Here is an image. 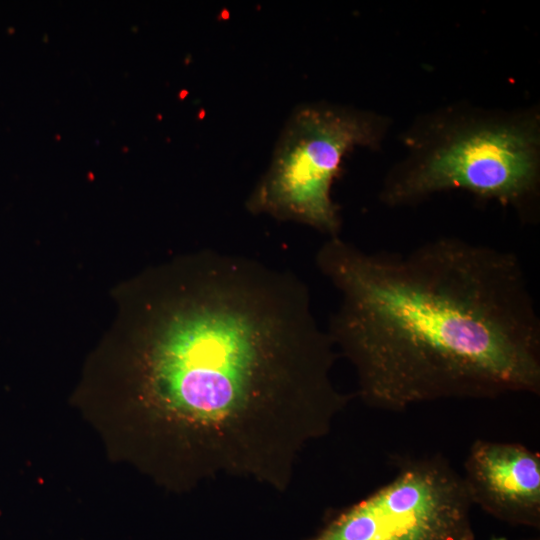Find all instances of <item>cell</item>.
<instances>
[{
    "label": "cell",
    "instance_id": "obj_1",
    "mask_svg": "<svg viewBox=\"0 0 540 540\" xmlns=\"http://www.w3.org/2000/svg\"><path fill=\"white\" fill-rule=\"evenodd\" d=\"M185 269L147 338L151 420L192 480L250 479L283 492L349 400L333 381V341L292 272L214 250Z\"/></svg>",
    "mask_w": 540,
    "mask_h": 540
},
{
    "label": "cell",
    "instance_id": "obj_2",
    "mask_svg": "<svg viewBox=\"0 0 540 540\" xmlns=\"http://www.w3.org/2000/svg\"><path fill=\"white\" fill-rule=\"evenodd\" d=\"M316 264L340 296L327 332L367 406L540 393V318L514 253L456 237L368 252L337 236Z\"/></svg>",
    "mask_w": 540,
    "mask_h": 540
},
{
    "label": "cell",
    "instance_id": "obj_3",
    "mask_svg": "<svg viewBox=\"0 0 540 540\" xmlns=\"http://www.w3.org/2000/svg\"><path fill=\"white\" fill-rule=\"evenodd\" d=\"M376 138L375 124L361 113L319 105L295 109L269 168L246 201L247 210L310 226L329 238L339 236L333 181L344 155Z\"/></svg>",
    "mask_w": 540,
    "mask_h": 540
},
{
    "label": "cell",
    "instance_id": "obj_4",
    "mask_svg": "<svg viewBox=\"0 0 540 540\" xmlns=\"http://www.w3.org/2000/svg\"><path fill=\"white\" fill-rule=\"evenodd\" d=\"M462 475L441 455L399 461L391 481L311 540H475Z\"/></svg>",
    "mask_w": 540,
    "mask_h": 540
},
{
    "label": "cell",
    "instance_id": "obj_5",
    "mask_svg": "<svg viewBox=\"0 0 540 540\" xmlns=\"http://www.w3.org/2000/svg\"><path fill=\"white\" fill-rule=\"evenodd\" d=\"M535 136L511 125L477 127L456 135L392 178L383 191L391 205L416 202L451 189L520 207L536 193Z\"/></svg>",
    "mask_w": 540,
    "mask_h": 540
},
{
    "label": "cell",
    "instance_id": "obj_6",
    "mask_svg": "<svg viewBox=\"0 0 540 540\" xmlns=\"http://www.w3.org/2000/svg\"><path fill=\"white\" fill-rule=\"evenodd\" d=\"M472 504L511 524L540 526V455L514 442L476 440L462 475Z\"/></svg>",
    "mask_w": 540,
    "mask_h": 540
},
{
    "label": "cell",
    "instance_id": "obj_7",
    "mask_svg": "<svg viewBox=\"0 0 540 540\" xmlns=\"http://www.w3.org/2000/svg\"><path fill=\"white\" fill-rule=\"evenodd\" d=\"M490 540H504V538L493 537Z\"/></svg>",
    "mask_w": 540,
    "mask_h": 540
}]
</instances>
